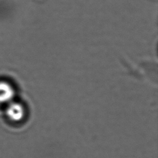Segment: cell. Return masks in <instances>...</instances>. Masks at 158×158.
<instances>
[{"label": "cell", "mask_w": 158, "mask_h": 158, "mask_svg": "<svg viewBox=\"0 0 158 158\" xmlns=\"http://www.w3.org/2000/svg\"><path fill=\"white\" fill-rule=\"evenodd\" d=\"M6 113L10 120L19 122L24 117L25 110L21 104L16 102H10L6 108Z\"/></svg>", "instance_id": "6da1fadb"}, {"label": "cell", "mask_w": 158, "mask_h": 158, "mask_svg": "<svg viewBox=\"0 0 158 158\" xmlns=\"http://www.w3.org/2000/svg\"><path fill=\"white\" fill-rule=\"evenodd\" d=\"M15 95L12 86L5 81H0V104L9 103Z\"/></svg>", "instance_id": "7a4b0ae2"}]
</instances>
